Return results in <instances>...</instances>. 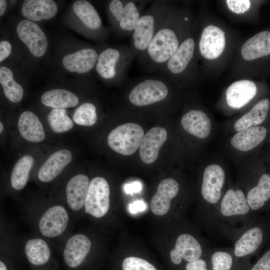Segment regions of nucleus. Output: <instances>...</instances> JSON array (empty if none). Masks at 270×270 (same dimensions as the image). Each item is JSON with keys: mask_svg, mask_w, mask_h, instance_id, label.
Returning <instances> with one entry per match:
<instances>
[{"mask_svg": "<svg viewBox=\"0 0 270 270\" xmlns=\"http://www.w3.org/2000/svg\"><path fill=\"white\" fill-rule=\"evenodd\" d=\"M0 270H14V266L8 253L2 252L0 258Z\"/></svg>", "mask_w": 270, "mask_h": 270, "instance_id": "37998d69", "label": "nucleus"}, {"mask_svg": "<svg viewBox=\"0 0 270 270\" xmlns=\"http://www.w3.org/2000/svg\"><path fill=\"white\" fill-rule=\"evenodd\" d=\"M98 52L93 48H84L66 55L62 62L66 70L80 74L86 73L96 66Z\"/></svg>", "mask_w": 270, "mask_h": 270, "instance_id": "c85d7f7f", "label": "nucleus"}, {"mask_svg": "<svg viewBox=\"0 0 270 270\" xmlns=\"http://www.w3.org/2000/svg\"><path fill=\"white\" fill-rule=\"evenodd\" d=\"M180 186L176 179L168 178L162 180L150 201V209L156 216H163L170 210L172 201L179 194Z\"/></svg>", "mask_w": 270, "mask_h": 270, "instance_id": "393cba45", "label": "nucleus"}, {"mask_svg": "<svg viewBox=\"0 0 270 270\" xmlns=\"http://www.w3.org/2000/svg\"><path fill=\"white\" fill-rule=\"evenodd\" d=\"M236 182L244 193L254 214L270 211V172L253 154L238 166Z\"/></svg>", "mask_w": 270, "mask_h": 270, "instance_id": "423d86ee", "label": "nucleus"}, {"mask_svg": "<svg viewBox=\"0 0 270 270\" xmlns=\"http://www.w3.org/2000/svg\"><path fill=\"white\" fill-rule=\"evenodd\" d=\"M16 32L20 40L33 56L40 57L44 54L48 46V39L36 24L28 20H23L18 24Z\"/></svg>", "mask_w": 270, "mask_h": 270, "instance_id": "b1692460", "label": "nucleus"}, {"mask_svg": "<svg viewBox=\"0 0 270 270\" xmlns=\"http://www.w3.org/2000/svg\"><path fill=\"white\" fill-rule=\"evenodd\" d=\"M134 80L128 94L130 104L138 108L150 106L168 99L181 100L186 93L159 76H142Z\"/></svg>", "mask_w": 270, "mask_h": 270, "instance_id": "9d476101", "label": "nucleus"}, {"mask_svg": "<svg viewBox=\"0 0 270 270\" xmlns=\"http://www.w3.org/2000/svg\"><path fill=\"white\" fill-rule=\"evenodd\" d=\"M180 118V126L185 132L196 141L198 147L203 146L212 138L218 126L210 112L198 99L188 104Z\"/></svg>", "mask_w": 270, "mask_h": 270, "instance_id": "4468645a", "label": "nucleus"}, {"mask_svg": "<svg viewBox=\"0 0 270 270\" xmlns=\"http://www.w3.org/2000/svg\"><path fill=\"white\" fill-rule=\"evenodd\" d=\"M270 68V30H264L242 42L227 78L253 79L266 74Z\"/></svg>", "mask_w": 270, "mask_h": 270, "instance_id": "39448f33", "label": "nucleus"}, {"mask_svg": "<svg viewBox=\"0 0 270 270\" xmlns=\"http://www.w3.org/2000/svg\"><path fill=\"white\" fill-rule=\"evenodd\" d=\"M196 17L190 2L178 5L162 24L138 62L148 72L158 71L174 54L190 32Z\"/></svg>", "mask_w": 270, "mask_h": 270, "instance_id": "f03ea898", "label": "nucleus"}, {"mask_svg": "<svg viewBox=\"0 0 270 270\" xmlns=\"http://www.w3.org/2000/svg\"><path fill=\"white\" fill-rule=\"evenodd\" d=\"M72 152L66 149L56 151L52 154L40 168L37 178L42 183H48L56 179L70 163Z\"/></svg>", "mask_w": 270, "mask_h": 270, "instance_id": "a878e982", "label": "nucleus"}, {"mask_svg": "<svg viewBox=\"0 0 270 270\" xmlns=\"http://www.w3.org/2000/svg\"><path fill=\"white\" fill-rule=\"evenodd\" d=\"M146 208V205L142 200H137L130 204L128 210L130 213L132 214L145 210Z\"/></svg>", "mask_w": 270, "mask_h": 270, "instance_id": "c03bdc74", "label": "nucleus"}, {"mask_svg": "<svg viewBox=\"0 0 270 270\" xmlns=\"http://www.w3.org/2000/svg\"><path fill=\"white\" fill-rule=\"evenodd\" d=\"M222 10L230 17L242 22H252L257 18L260 1L222 0L218 1Z\"/></svg>", "mask_w": 270, "mask_h": 270, "instance_id": "bb28decb", "label": "nucleus"}, {"mask_svg": "<svg viewBox=\"0 0 270 270\" xmlns=\"http://www.w3.org/2000/svg\"><path fill=\"white\" fill-rule=\"evenodd\" d=\"M20 134L26 140L32 142H40L44 140L46 134L38 117L30 111L22 112L18 120Z\"/></svg>", "mask_w": 270, "mask_h": 270, "instance_id": "7c9ffc66", "label": "nucleus"}, {"mask_svg": "<svg viewBox=\"0 0 270 270\" xmlns=\"http://www.w3.org/2000/svg\"><path fill=\"white\" fill-rule=\"evenodd\" d=\"M268 213H269L270 214H269V215H267V216H268L270 218V211Z\"/></svg>", "mask_w": 270, "mask_h": 270, "instance_id": "09e8293b", "label": "nucleus"}, {"mask_svg": "<svg viewBox=\"0 0 270 270\" xmlns=\"http://www.w3.org/2000/svg\"><path fill=\"white\" fill-rule=\"evenodd\" d=\"M208 256L212 270H232L234 262L238 258L232 248H210Z\"/></svg>", "mask_w": 270, "mask_h": 270, "instance_id": "c9c22d12", "label": "nucleus"}, {"mask_svg": "<svg viewBox=\"0 0 270 270\" xmlns=\"http://www.w3.org/2000/svg\"><path fill=\"white\" fill-rule=\"evenodd\" d=\"M232 180L228 164L221 157L210 158L202 166L198 181V200L202 225L210 234H216L217 208Z\"/></svg>", "mask_w": 270, "mask_h": 270, "instance_id": "7ed1b4c3", "label": "nucleus"}, {"mask_svg": "<svg viewBox=\"0 0 270 270\" xmlns=\"http://www.w3.org/2000/svg\"><path fill=\"white\" fill-rule=\"evenodd\" d=\"M196 54L204 77L214 78L230 67L242 40L227 24L200 5Z\"/></svg>", "mask_w": 270, "mask_h": 270, "instance_id": "f257e3e1", "label": "nucleus"}, {"mask_svg": "<svg viewBox=\"0 0 270 270\" xmlns=\"http://www.w3.org/2000/svg\"><path fill=\"white\" fill-rule=\"evenodd\" d=\"M142 186L140 182L134 181L125 184L123 186L124 192L127 194L138 193L142 190Z\"/></svg>", "mask_w": 270, "mask_h": 270, "instance_id": "79ce46f5", "label": "nucleus"}, {"mask_svg": "<svg viewBox=\"0 0 270 270\" xmlns=\"http://www.w3.org/2000/svg\"><path fill=\"white\" fill-rule=\"evenodd\" d=\"M47 118L50 128L56 133L68 132L74 126V122L68 116L66 109L53 108Z\"/></svg>", "mask_w": 270, "mask_h": 270, "instance_id": "e433bc0d", "label": "nucleus"}, {"mask_svg": "<svg viewBox=\"0 0 270 270\" xmlns=\"http://www.w3.org/2000/svg\"><path fill=\"white\" fill-rule=\"evenodd\" d=\"M148 1L112 0L108 10L112 26L122 36H132L136 26Z\"/></svg>", "mask_w": 270, "mask_h": 270, "instance_id": "dca6fc26", "label": "nucleus"}, {"mask_svg": "<svg viewBox=\"0 0 270 270\" xmlns=\"http://www.w3.org/2000/svg\"><path fill=\"white\" fill-rule=\"evenodd\" d=\"M270 116V98L264 97L246 112L230 118L220 125L224 132L230 134L240 130L262 124Z\"/></svg>", "mask_w": 270, "mask_h": 270, "instance_id": "6ab92c4d", "label": "nucleus"}, {"mask_svg": "<svg viewBox=\"0 0 270 270\" xmlns=\"http://www.w3.org/2000/svg\"><path fill=\"white\" fill-rule=\"evenodd\" d=\"M90 182L88 176L83 174L73 176L66 182L64 200L62 202L69 210L74 220H78L84 212Z\"/></svg>", "mask_w": 270, "mask_h": 270, "instance_id": "5701e85b", "label": "nucleus"}, {"mask_svg": "<svg viewBox=\"0 0 270 270\" xmlns=\"http://www.w3.org/2000/svg\"><path fill=\"white\" fill-rule=\"evenodd\" d=\"M256 214L252 211L242 190L231 181L218 206L215 220L216 234L230 240Z\"/></svg>", "mask_w": 270, "mask_h": 270, "instance_id": "0eeeda50", "label": "nucleus"}, {"mask_svg": "<svg viewBox=\"0 0 270 270\" xmlns=\"http://www.w3.org/2000/svg\"><path fill=\"white\" fill-rule=\"evenodd\" d=\"M4 130V125L2 122H0V132L2 133Z\"/></svg>", "mask_w": 270, "mask_h": 270, "instance_id": "de8ad7c7", "label": "nucleus"}, {"mask_svg": "<svg viewBox=\"0 0 270 270\" xmlns=\"http://www.w3.org/2000/svg\"><path fill=\"white\" fill-rule=\"evenodd\" d=\"M92 246L90 237L82 232L68 234L63 240L62 258L66 270H83Z\"/></svg>", "mask_w": 270, "mask_h": 270, "instance_id": "f3484780", "label": "nucleus"}, {"mask_svg": "<svg viewBox=\"0 0 270 270\" xmlns=\"http://www.w3.org/2000/svg\"><path fill=\"white\" fill-rule=\"evenodd\" d=\"M122 267V270H157L156 266L148 260L134 256L125 258Z\"/></svg>", "mask_w": 270, "mask_h": 270, "instance_id": "58836bf2", "label": "nucleus"}, {"mask_svg": "<svg viewBox=\"0 0 270 270\" xmlns=\"http://www.w3.org/2000/svg\"><path fill=\"white\" fill-rule=\"evenodd\" d=\"M42 103L56 109H66L76 106L79 102L74 93L64 89H53L44 92L40 98Z\"/></svg>", "mask_w": 270, "mask_h": 270, "instance_id": "2f4dec72", "label": "nucleus"}, {"mask_svg": "<svg viewBox=\"0 0 270 270\" xmlns=\"http://www.w3.org/2000/svg\"><path fill=\"white\" fill-rule=\"evenodd\" d=\"M98 120L96 106L91 102H84L74 110L72 120L75 124L82 126H91Z\"/></svg>", "mask_w": 270, "mask_h": 270, "instance_id": "4c0bfd02", "label": "nucleus"}, {"mask_svg": "<svg viewBox=\"0 0 270 270\" xmlns=\"http://www.w3.org/2000/svg\"><path fill=\"white\" fill-rule=\"evenodd\" d=\"M27 208L28 218L36 234L50 242L64 240L69 234L74 220L62 201Z\"/></svg>", "mask_w": 270, "mask_h": 270, "instance_id": "6e6552de", "label": "nucleus"}, {"mask_svg": "<svg viewBox=\"0 0 270 270\" xmlns=\"http://www.w3.org/2000/svg\"><path fill=\"white\" fill-rule=\"evenodd\" d=\"M24 256L32 270H54L50 241L38 235L28 238L22 246Z\"/></svg>", "mask_w": 270, "mask_h": 270, "instance_id": "4be33fe9", "label": "nucleus"}, {"mask_svg": "<svg viewBox=\"0 0 270 270\" xmlns=\"http://www.w3.org/2000/svg\"><path fill=\"white\" fill-rule=\"evenodd\" d=\"M6 8V2L4 0H0V15H2Z\"/></svg>", "mask_w": 270, "mask_h": 270, "instance_id": "49530a36", "label": "nucleus"}, {"mask_svg": "<svg viewBox=\"0 0 270 270\" xmlns=\"http://www.w3.org/2000/svg\"><path fill=\"white\" fill-rule=\"evenodd\" d=\"M22 16L32 22L50 19L56 16L58 6L52 0H26L21 10Z\"/></svg>", "mask_w": 270, "mask_h": 270, "instance_id": "c756f323", "label": "nucleus"}, {"mask_svg": "<svg viewBox=\"0 0 270 270\" xmlns=\"http://www.w3.org/2000/svg\"><path fill=\"white\" fill-rule=\"evenodd\" d=\"M206 261L201 258L198 260L187 262L185 266V270H209L207 267Z\"/></svg>", "mask_w": 270, "mask_h": 270, "instance_id": "a19ab883", "label": "nucleus"}, {"mask_svg": "<svg viewBox=\"0 0 270 270\" xmlns=\"http://www.w3.org/2000/svg\"><path fill=\"white\" fill-rule=\"evenodd\" d=\"M0 83L6 98L12 102H18L22 98L24 90L15 81L12 71L4 66L0 67Z\"/></svg>", "mask_w": 270, "mask_h": 270, "instance_id": "f704fd0d", "label": "nucleus"}, {"mask_svg": "<svg viewBox=\"0 0 270 270\" xmlns=\"http://www.w3.org/2000/svg\"><path fill=\"white\" fill-rule=\"evenodd\" d=\"M262 86L252 78L234 80L222 89L214 106L228 118L242 114L262 98Z\"/></svg>", "mask_w": 270, "mask_h": 270, "instance_id": "1a4fd4ad", "label": "nucleus"}, {"mask_svg": "<svg viewBox=\"0 0 270 270\" xmlns=\"http://www.w3.org/2000/svg\"><path fill=\"white\" fill-rule=\"evenodd\" d=\"M167 138V131L163 128L156 126L149 130L144 135L139 146L142 160L146 164L154 162Z\"/></svg>", "mask_w": 270, "mask_h": 270, "instance_id": "cd10ccee", "label": "nucleus"}, {"mask_svg": "<svg viewBox=\"0 0 270 270\" xmlns=\"http://www.w3.org/2000/svg\"><path fill=\"white\" fill-rule=\"evenodd\" d=\"M266 123L228 134L222 146L224 156L238 166L254 154L269 135L270 126Z\"/></svg>", "mask_w": 270, "mask_h": 270, "instance_id": "ddd939ff", "label": "nucleus"}, {"mask_svg": "<svg viewBox=\"0 0 270 270\" xmlns=\"http://www.w3.org/2000/svg\"><path fill=\"white\" fill-rule=\"evenodd\" d=\"M137 56L127 45L109 47L98 54L96 70L104 80L114 83L122 82Z\"/></svg>", "mask_w": 270, "mask_h": 270, "instance_id": "2eb2a0df", "label": "nucleus"}, {"mask_svg": "<svg viewBox=\"0 0 270 270\" xmlns=\"http://www.w3.org/2000/svg\"><path fill=\"white\" fill-rule=\"evenodd\" d=\"M12 46L10 43L6 40L0 42V62H2L10 54Z\"/></svg>", "mask_w": 270, "mask_h": 270, "instance_id": "a18cd8bd", "label": "nucleus"}, {"mask_svg": "<svg viewBox=\"0 0 270 270\" xmlns=\"http://www.w3.org/2000/svg\"><path fill=\"white\" fill-rule=\"evenodd\" d=\"M142 128L135 123H126L116 126L109 134L107 142L114 152L124 156L134 154L144 136Z\"/></svg>", "mask_w": 270, "mask_h": 270, "instance_id": "aec40b11", "label": "nucleus"}, {"mask_svg": "<svg viewBox=\"0 0 270 270\" xmlns=\"http://www.w3.org/2000/svg\"><path fill=\"white\" fill-rule=\"evenodd\" d=\"M110 208V188L106 180L101 176L92 178L86 197L84 212L96 219L104 217Z\"/></svg>", "mask_w": 270, "mask_h": 270, "instance_id": "412c9836", "label": "nucleus"}, {"mask_svg": "<svg viewBox=\"0 0 270 270\" xmlns=\"http://www.w3.org/2000/svg\"><path fill=\"white\" fill-rule=\"evenodd\" d=\"M10 2H11L12 3H14V2H15V1H14V0H11Z\"/></svg>", "mask_w": 270, "mask_h": 270, "instance_id": "8fccbe9b", "label": "nucleus"}, {"mask_svg": "<svg viewBox=\"0 0 270 270\" xmlns=\"http://www.w3.org/2000/svg\"><path fill=\"white\" fill-rule=\"evenodd\" d=\"M250 270H270V242L262 255Z\"/></svg>", "mask_w": 270, "mask_h": 270, "instance_id": "ea45409f", "label": "nucleus"}, {"mask_svg": "<svg viewBox=\"0 0 270 270\" xmlns=\"http://www.w3.org/2000/svg\"><path fill=\"white\" fill-rule=\"evenodd\" d=\"M73 10L83 24L90 30L100 32L102 22L96 10L88 1L78 0L74 2Z\"/></svg>", "mask_w": 270, "mask_h": 270, "instance_id": "72a5a7b5", "label": "nucleus"}, {"mask_svg": "<svg viewBox=\"0 0 270 270\" xmlns=\"http://www.w3.org/2000/svg\"><path fill=\"white\" fill-rule=\"evenodd\" d=\"M198 31L196 17L188 34L158 71L160 75L184 91L199 85L204 78L196 54Z\"/></svg>", "mask_w": 270, "mask_h": 270, "instance_id": "20e7f679", "label": "nucleus"}, {"mask_svg": "<svg viewBox=\"0 0 270 270\" xmlns=\"http://www.w3.org/2000/svg\"><path fill=\"white\" fill-rule=\"evenodd\" d=\"M34 159L26 154L21 157L14 164L10 176L11 187L16 191L22 190L27 184Z\"/></svg>", "mask_w": 270, "mask_h": 270, "instance_id": "473e14b6", "label": "nucleus"}, {"mask_svg": "<svg viewBox=\"0 0 270 270\" xmlns=\"http://www.w3.org/2000/svg\"><path fill=\"white\" fill-rule=\"evenodd\" d=\"M210 248L202 238L191 233L184 232L178 234L174 246L170 252L171 262L180 264L183 260L190 262L202 258L208 254Z\"/></svg>", "mask_w": 270, "mask_h": 270, "instance_id": "a211bd4d", "label": "nucleus"}, {"mask_svg": "<svg viewBox=\"0 0 270 270\" xmlns=\"http://www.w3.org/2000/svg\"><path fill=\"white\" fill-rule=\"evenodd\" d=\"M177 6L166 0H154L140 16L132 34L130 46L137 57L148 47L156 33Z\"/></svg>", "mask_w": 270, "mask_h": 270, "instance_id": "9b49d317", "label": "nucleus"}, {"mask_svg": "<svg viewBox=\"0 0 270 270\" xmlns=\"http://www.w3.org/2000/svg\"><path fill=\"white\" fill-rule=\"evenodd\" d=\"M238 258L252 256L260 252L270 242V218L254 214L230 240Z\"/></svg>", "mask_w": 270, "mask_h": 270, "instance_id": "f8f14e48", "label": "nucleus"}]
</instances>
